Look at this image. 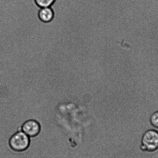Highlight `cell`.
<instances>
[{
    "mask_svg": "<svg viewBox=\"0 0 158 158\" xmlns=\"http://www.w3.org/2000/svg\"><path fill=\"white\" fill-rule=\"evenodd\" d=\"M9 145L13 151L22 152L25 151L30 146V137L21 130H19L10 138Z\"/></svg>",
    "mask_w": 158,
    "mask_h": 158,
    "instance_id": "obj_1",
    "label": "cell"
},
{
    "mask_svg": "<svg viewBox=\"0 0 158 158\" xmlns=\"http://www.w3.org/2000/svg\"><path fill=\"white\" fill-rule=\"evenodd\" d=\"M38 15L41 21L44 23H48L53 19L54 13L50 7H44L40 9Z\"/></svg>",
    "mask_w": 158,
    "mask_h": 158,
    "instance_id": "obj_4",
    "label": "cell"
},
{
    "mask_svg": "<svg viewBox=\"0 0 158 158\" xmlns=\"http://www.w3.org/2000/svg\"><path fill=\"white\" fill-rule=\"evenodd\" d=\"M158 148V131L154 129L147 130L142 139L141 150L143 152H153Z\"/></svg>",
    "mask_w": 158,
    "mask_h": 158,
    "instance_id": "obj_2",
    "label": "cell"
},
{
    "mask_svg": "<svg viewBox=\"0 0 158 158\" xmlns=\"http://www.w3.org/2000/svg\"><path fill=\"white\" fill-rule=\"evenodd\" d=\"M21 130L29 137H34L40 132L41 126L37 121L34 119H29L23 124Z\"/></svg>",
    "mask_w": 158,
    "mask_h": 158,
    "instance_id": "obj_3",
    "label": "cell"
},
{
    "mask_svg": "<svg viewBox=\"0 0 158 158\" xmlns=\"http://www.w3.org/2000/svg\"><path fill=\"white\" fill-rule=\"evenodd\" d=\"M150 122L152 126L158 129V111L152 113L150 116Z\"/></svg>",
    "mask_w": 158,
    "mask_h": 158,
    "instance_id": "obj_6",
    "label": "cell"
},
{
    "mask_svg": "<svg viewBox=\"0 0 158 158\" xmlns=\"http://www.w3.org/2000/svg\"><path fill=\"white\" fill-rule=\"evenodd\" d=\"M56 0H35V2L41 8L50 7Z\"/></svg>",
    "mask_w": 158,
    "mask_h": 158,
    "instance_id": "obj_5",
    "label": "cell"
}]
</instances>
